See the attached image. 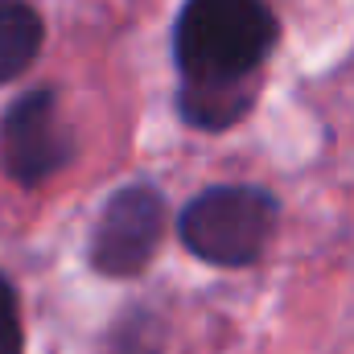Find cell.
<instances>
[{
  "mask_svg": "<svg viewBox=\"0 0 354 354\" xmlns=\"http://www.w3.org/2000/svg\"><path fill=\"white\" fill-rule=\"evenodd\" d=\"M0 354H25V330H21V301L17 284L0 272Z\"/></svg>",
  "mask_w": 354,
  "mask_h": 354,
  "instance_id": "52a82bcc",
  "label": "cell"
},
{
  "mask_svg": "<svg viewBox=\"0 0 354 354\" xmlns=\"http://www.w3.org/2000/svg\"><path fill=\"white\" fill-rule=\"evenodd\" d=\"M169 227V202L153 181H128L107 202L91 231V268L111 280H132L157 256Z\"/></svg>",
  "mask_w": 354,
  "mask_h": 354,
  "instance_id": "277c9868",
  "label": "cell"
},
{
  "mask_svg": "<svg viewBox=\"0 0 354 354\" xmlns=\"http://www.w3.org/2000/svg\"><path fill=\"white\" fill-rule=\"evenodd\" d=\"M280 21L268 0H185L174 21L177 115L198 132L239 124L276 54Z\"/></svg>",
  "mask_w": 354,
  "mask_h": 354,
  "instance_id": "6da1fadb",
  "label": "cell"
},
{
  "mask_svg": "<svg viewBox=\"0 0 354 354\" xmlns=\"http://www.w3.org/2000/svg\"><path fill=\"white\" fill-rule=\"evenodd\" d=\"M46 46V21L29 0H0V87L21 79Z\"/></svg>",
  "mask_w": 354,
  "mask_h": 354,
  "instance_id": "5b68a950",
  "label": "cell"
},
{
  "mask_svg": "<svg viewBox=\"0 0 354 354\" xmlns=\"http://www.w3.org/2000/svg\"><path fill=\"white\" fill-rule=\"evenodd\" d=\"M79 157L75 128L66 124L54 87H33L8 103L0 120V169L17 185L33 189L58 177Z\"/></svg>",
  "mask_w": 354,
  "mask_h": 354,
  "instance_id": "3957f363",
  "label": "cell"
},
{
  "mask_svg": "<svg viewBox=\"0 0 354 354\" xmlns=\"http://www.w3.org/2000/svg\"><path fill=\"white\" fill-rule=\"evenodd\" d=\"M280 202L264 185H210L177 214V239L214 268H252L268 252Z\"/></svg>",
  "mask_w": 354,
  "mask_h": 354,
  "instance_id": "7a4b0ae2",
  "label": "cell"
},
{
  "mask_svg": "<svg viewBox=\"0 0 354 354\" xmlns=\"http://www.w3.org/2000/svg\"><path fill=\"white\" fill-rule=\"evenodd\" d=\"M169 334H165V322L145 309V305H132L111 330H107V346L103 354H165L169 346Z\"/></svg>",
  "mask_w": 354,
  "mask_h": 354,
  "instance_id": "8992f818",
  "label": "cell"
}]
</instances>
